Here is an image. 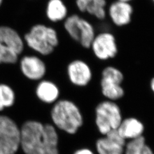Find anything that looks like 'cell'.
Returning a JSON list of instances; mask_svg holds the SVG:
<instances>
[{
	"mask_svg": "<svg viewBox=\"0 0 154 154\" xmlns=\"http://www.w3.org/2000/svg\"><path fill=\"white\" fill-rule=\"evenodd\" d=\"M20 144L26 154H58V135L50 125L26 122L21 130Z\"/></svg>",
	"mask_w": 154,
	"mask_h": 154,
	"instance_id": "cell-1",
	"label": "cell"
},
{
	"mask_svg": "<svg viewBox=\"0 0 154 154\" xmlns=\"http://www.w3.org/2000/svg\"><path fill=\"white\" fill-rule=\"evenodd\" d=\"M23 38L29 48L42 56L52 54L60 43L55 29L42 23L33 25Z\"/></svg>",
	"mask_w": 154,
	"mask_h": 154,
	"instance_id": "cell-2",
	"label": "cell"
},
{
	"mask_svg": "<svg viewBox=\"0 0 154 154\" xmlns=\"http://www.w3.org/2000/svg\"><path fill=\"white\" fill-rule=\"evenodd\" d=\"M51 118L60 129L70 134H74L82 126L83 120L79 109L73 102L62 99L53 106Z\"/></svg>",
	"mask_w": 154,
	"mask_h": 154,
	"instance_id": "cell-3",
	"label": "cell"
},
{
	"mask_svg": "<svg viewBox=\"0 0 154 154\" xmlns=\"http://www.w3.org/2000/svg\"><path fill=\"white\" fill-rule=\"evenodd\" d=\"M23 37L14 28L0 26V64L17 63L25 49Z\"/></svg>",
	"mask_w": 154,
	"mask_h": 154,
	"instance_id": "cell-4",
	"label": "cell"
},
{
	"mask_svg": "<svg viewBox=\"0 0 154 154\" xmlns=\"http://www.w3.org/2000/svg\"><path fill=\"white\" fill-rule=\"evenodd\" d=\"M63 28L73 41L86 49H89L97 33L93 24L78 14L68 16L63 21Z\"/></svg>",
	"mask_w": 154,
	"mask_h": 154,
	"instance_id": "cell-5",
	"label": "cell"
},
{
	"mask_svg": "<svg viewBox=\"0 0 154 154\" xmlns=\"http://www.w3.org/2000/svg\"><path fill=\"white\" fill-rule=\"evenodd\" d=\"M95 125L98 131L105 136L112 130H116L123 120L121 109L118 103L107 99L98 103L95 108Z\"/></svg>",
	"mask_w": 154,
	"mask_h": 154,
	"instance_id": "cell-6",
	"label": "cell"
},
{
	"mask_svg": "<svg viewBox=\"0 0 154 154\" xmlns=\"http://www.w3.org/2000/svg\"><path fill=\"white\" fill-rule=\"evenodd\" d=\"M125 75L120 69L113 65L105 66L100 72V92L106 99L116 102L124 97L125 90L122 84Z\"/></svg>",
	"mask_w": 154,
	"mask_h": 154,
	"instance_id": "cell-7",
	"label": "cell"
},
{
	"mask_svg": "<svg viewBox=\"0 0 154 154\" xmlns=\"http://www.w3.org/2000/svg\"><path fill=\"white\" fill-rule=\"evenodd\" d=\"M89 49L98 61L105 62L115 58L119 51L116 35L108 30L96 33Z\"/></svg>",
	"mask_w": 154,
	"mask_h": 154,
	"instance_id": "cell-8",
	"label": "cell"
},
{
	"mask_svg": "<svg viewBox=\"0 0 154 154\" xmlns=\"http://www.w3.org/2000/svg\"><path fill=\"white\" fill-rule=\"evenodd\" d=\"M21 142V131L9 117L0 116V154H14Z\"/></svg>",
	"mask_w": 154,
	"mask_h": 154,
	"instance_id": "cell-9",
	"label": "cell"
},
{
	"mask_svg": "<svg viewBox=\"0 0 154 154\" xmlns=\"http://www.w3.org/2000/svg\"><path fill=\"white\" fill-rule=\"evenodd\" d=\"M69 81L75 86L85 88L91 83L93 78L91 67L86 61L75 59L69 63L66 68Z\"/></svg>",
	"mask_w": 154,
	"mask_h": 154,
	"instance_id": "cell-10",
	"label": "cell"
},
{
	"mask_svg": "<svg viewBox=\"0 0 154 154\" xmlns=\"http://www.w3.org/2000/svg\"><path fill=\"white\" fill-rule=\"evenodd\" d=\"M19 65L22 75L30 81H39L44 79L47 72L45 62L38 55L23 56Z\"/></svg>",
	"mask_w": 154,
	"mask_h": 154,
	"instance_id": "cell-11",
	"label": "cell"
},
{
	"mask_svg": "<svg viewBox=\"0 0 154 154\" xmlns=\"http://www.w3.org/2000/svg\"><path fill=\"white\" fill-rule=\"evenodd\" d=\"M134 7L131 3L116 0L107 8V17L116 26L122 28L132 21Z\"/></svg>",
	"mask_w": 154,
	"mask_h": 154,
	"instance_id": "cell-12",
	"label": "cell"
},
{
	"mask_svg": "<svg viewBox=\"0 0 154 154\" xmlns=\"http://www.w3.org/2000/svg\"><path fill=\"white\" fill-rule=\"evenodd\" d=\"M75 6L79 12L87 13L99 21L107 17L106 0H75Z\"/></svg>",
	"mask_w": 154,
	"mask_h": 154,
	"instance_id": "cell-13",
	"label": "cell"
},
{
	"mask_svg": "<svg viewBox=\"0 0 154 154\" xmlns=\"http://www.w3.org/2000/svg\"><path fill=\"white\" fill-rule=\"evenodd\" d=\"M144 129V126L140 120L129 117L122 120L117 130L125 140H130L143 136Z\"/></svg>",
	"mask_w": 154,
	"mask_h": 154,
	"instance_id": "cell-14",
	"label": "cell"
},
{
	"mask_svg": "<svg viewBox=\"0 0 154 154\" xmlns=\"http://www.w3.org/2000/svg\"><path fill=\"white\" fill-rule=\"evenodd\" d=\"M35 94L42 102L46 103H52L58 98L60 89L53 81L43 79L37 84Z\"/></svg>",
	"mask_w": 154,
	"mask_h": 154,
	"instance_id": "cell-15",
	"label": "cell"
},
{
	"mask_svg": "<svg viewBox=\"0 0 154 154\" xmlns=\"http://www.w3.org/2000/svg\"><path fill=\"white\" fill-rule=\"evenodd\" d=\"M68 8L63 0H49L46 6V16L51 22L64 21L68 15Z\"/></svg>",
	"mask_w": 154,
	"mask_h": 154,
	"instance_id": "cell-16",
	"label": "cell"
},
{
	"mask_svg": "<svg viewBox=\"0 0 154 154\" xmlns=\"http://www.w3.org/2000/svg\"><path fill=\"white\" fill-rule=\"evenodd\" d=\"M125 147L106 136L99 138L95 143L98 154H124Z\"/></svg>",
	"mask_w": 154,
	"mask_h": 154,
	"instance_id": "cell-17",
	"label": "cell"
},
{
	"mask_svg": "<svg viewBox=\"0 0 154 154\" xmlns=\"http://www.w3.org/2000/svg\"><path fill=\"white\" fill-rule=\"evenodd\" d=\"M124 154H154L153 150L146 143L144 136L129 140L125 147Z\"/></svg>",
	"mask_w": 154,
	"mask_h": 154,
	"instance_id": "cell-18",
	"label": "cell"
},
{
	"mask_svg": "<svg viewBox=\"0 0 154 154\" xmlns=\"http://www.w3.org/2000/svg\"><path fill=\"white\" fill-rule=\"evenodd\" d=\"M16 99L15 93L13 88L5 83H0V100L4 107L13 106Z\"/></svg>",
	"mask_w": 154,
	"mask_h": 154,
	"instance_id": "cell-19",
	"label": "cell"
},
{
	"mask_svg": "<svg viewBox=\"0 0 154 154\" xmlns=\"http://www.w3.org/2000/svg\"><path fill=\"white\" fill-rule=\"evenodd\" d=\"M74 154H95L93 151L88 149H79L75 152Z\"/></svg>",
	"mask_w": 154,
	"mask_h": 154,
	"instance_id": "cell-20",
	"label": "cell"
},
{
	"mask_svg": "<svg viewBox=\"0 0 154 154\" xmlns=\"http://www.w3.org/2000/svg\"><path fill=\"white\" fill-rule=\"evenodd\" d=\"M149 88L151 89V91L154 94V76L152 77L149 81Z\"/></svg>",
	"mask_w": 154,
	"mask_h": 154,
	"instance_id": "cell-21",
	"label": "cell"
},
{
	"mask_svg": "<svg viewBox=\"0 0 154 154\" xmlns=\"http://www.w3.org/2000/svg\"><path fill=\"white\" fill-rule=\"evenodd\" d=\"M4 108H5L4 106L3 105L2 102H1V100H0V111H2Z\"/></svg>",
	"mask_w": 154,
	"mask_h": 154,
	"instance_id": "cell-22",
	"label": "cell"
},
{
	"mask_svg": "<svg viewBox=\"0 0 154 154\" xmlns=\"http://www.w3.org/2000/svg\"><path fill=\"white\" fill-rule=\"evenodd\" d=\"M118 1H123V2H126L131 3L132 1H134V0H118Z\"/></svg>",
	"mask_w": 154,
	"mask_h": 154,
	"instance_id": "cell-23",
	"label": "cell"
},
{
	"mask_svg": "<svg viewBox=\"0 0 154 154\" xmlns=\"http://www.w3.org/2000/svg\"><path fill=\"white\" fill-rule=\"evenodd\" d=\"M2 3H3V0H0V7L2 5Z\"/></svg>",
	"mask_w": 154,
	"mask_h": 154,
	"instance_id": "cell-24",
	"label": "cell"
},
{
	"mask_svg": "<svg viewBox=\"0 0 154 154\" xmlns=\"http://www.w3.org/2000/svg\"><path fill=\"white\" fill-rule=\"evenodd\" d=\"M151 1L152 2V3L154 4V0H151Z\"/></svg>",
	"mask_w": 154,
	"mask_h": 154,
	"instance_id": "cell-25",
	"label": "cell"
}]
</instances>
